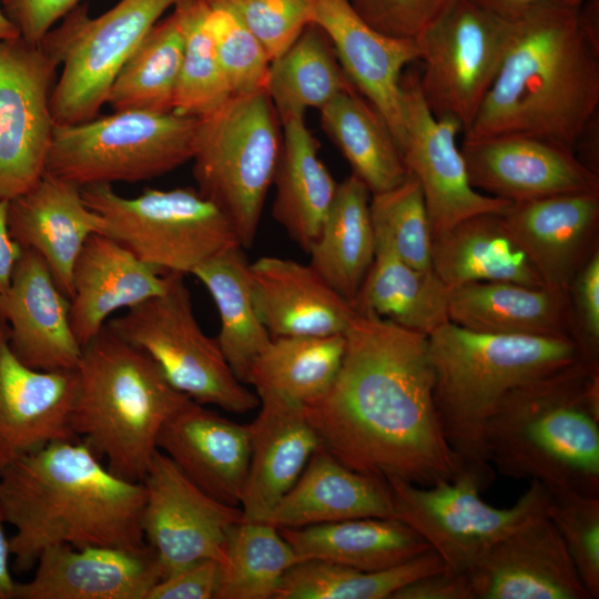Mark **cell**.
<instances>
[{"instance_id": "cell-48", "label": "cell", "mask_w": 599, "mask_h": 599, "mask_svg": "<svg viewBox=\"0 0 599 599\" xmlns=\"http://www.w3.org/2000/svg\"><path fill=\"white\" fill-rule=\"evenodd\" d=\"M355 12L377 31L417 40L455 0H348Z\"/></svg>"}, {"instance_id": "cell-41", "label": "cell", "mask_w": 599, "mask_h": 599, "mask_svg": "<svg viewBox=\"0 0 599 599\" xmlns=\"http://www.w3.org/2000/svg\"><path fill=\"white\" fill-rule=\"evenodd\" d=\"M443 568L444 561L434 549L376 571L304 560L288 569L274 599H390L407 583Z\"/></svg>"}, {"instance_id": "cell-18", "label": "cell", "mask_w": 599, "mask_h": 599, "mask_svg": "<svg viewBox=\"0 0 599 599\" xmlns=\"http://www.w3.org/2000/svg\"><path fill=\"white\" fill-rule=\"evenodd\" d=\"M75 389V369L44 372L23 364L0 315V473L48 444L75 439L70 427Z\"/></svg>"}, {"instance_id": "cell-46", "label": "cell", "mask_w": 599, "mask_h": 599, "mask_svg": "<svg viewBox=\"0 0 599 599\" xmlns=\"http://www.w3.org/2000/svg\"><path fill=\"white\" fill-rule=\"evenodd\" d=\"M546 517L559 532L590 598H599V497L550 491Z\"/></svg>"}, {"instance_id": "cell-42", "label": "cell", "mask_w": 599, "mask_h": 599, "mask_svg": "<svg viewBox=\"0 0 599 599\" xmlns=\"http://www.w3.org/2000/svg\"><path fill=\"white\" fill-rule=\"evenodd\" d=\"M300 561L278 528L242 520L229 532L215 599H274L285 573Z\"/></svg>"}, {"instance_id": "cell-17", "label": "cell", "mask_w": 599, "mask_h": 599, "mask_svg": "<svg viewBox=\"0 0 599 599\" xmlns=\"http://www.w3.org/2000/svg\"><path fill=\"white\" fill-rule=\"evenodd\" d=\"M470 184L511 203L599 191V173L570 149L525 134L465 139Z\"/></svg>"}, {"instance_id": "cell-1", "label": "cell", "mask_w": 599, "mask_h": 599, "mask_svg": "<svg viewBox=\"0 0 599 599\" xmlns=\"http://www.w3.org/2000/svg\"><path fill=\"white\" fill-rule=\"evenodd\" d=\"M338 374L304 406L321 445L358 473L429 487L464 466L434 404L427 336L375 315L353 316Z\"/></svg>"}, {"instance_id": "cell-35", "label": "cell", "mask_w": 599, "mask_h": 599, "mask_svg": "<svg viewBox=\"0 0 599 599\" xmlns=\"http://www.w3.org/2000/svg\"><path fill=\"white\" fill-rule=\"evenodd\" d=\"M369 201V190L355 174L339 182L319 235L307 252L309 265L351 306L376 251Z\"/></svg>"}, {"instance_id": "cell-21", "label": "cell", "mask_w": 599, "mask_h": 599, "mask_svg": "<svg viewBox=\"0 0 599 599\" xmlns=\"http://www.w3.org/2000/svg\"><path fill=\"white\" fill-rule=\"evenodd\" d=\"M314 23L326 32L345 75L384 118L399 146L404 133L402 77L407 65L420 59L417 41L377 31L348 0H316Z\"/></svg>"}, {"instance_id": "cell-32", "label": "cell", "mask_w": 599, "mask_h": 599, "mask_svg": "<svg viewBox=\"0 0 599 599\" xmlns=\"http://www.w3.org/2000/svg\"><path fill=\"white\" fill-rule=\"evenodd\" d=\"M280 531L301 561L321 560L366 571L396 567L432 549L397 518H355Z\"/></svg>"}, {"instance_id": "cell-28", "label": "cell", "mask_w": 599, "mask_h": 599, "mask_svg": "<svg viewBox=\"0 0 599 599\" xmlns=\"http://www.w3.org/2000/svg\"><path fill=\"white\" fill-rule=\"evenodd\" d=\"M250 272L255 309L272 338L346 333L355 311L309 264L263 256Z\"/></svg>"}, {"instance_id": "cell-34", "label": "cell", "mask_w": 599, "mask_h": 599, "mask_svg": "<svg viewBox=\"0 0 599 599\" xmlns=\"http://www.w3.org/2000/svg\"><path fill=\"white\" fill-rule=\"evenodd\" d=\"M450 292L433 268L410 266L376 240L374 261L352 307L428 336L449 321Z\"/></svg>"}, {"instance_id": "cell-51", "label": "cell", "mask_w": 599, "mask_h": 599, "mask_svg": "<svg viewBox=\"0 0 599 599\" xmlns=\"http://www.w3.org/2000/svg\"><path fill=\"white\" fill-rule=\"evenodd\" d=\"M220 578L219 561L200 560L162 578L146 599H215Z\"/></svg>"}, {"instance_id": "cell-55", "label": "cell", "mask_w": 599, "mask_h": 599, "mask_svg": "<svg viewBox=\"0 0 599 599\" xmlns=\"http://www.w3.org/2000/svg\"><path fill=\"white\" fill-rule=\"evenodd\" d=\"M6 524L7 520L0 505V599H13L16 581L10 571V540L6 535Z\"/></svg>"}, {"instance_id": "cell-16", "label": "cell", "mask_w": 599, "mask_h": 599, "mask_svg": "<svg viewBox=\"0 0 599 599\" xmlns=\"http://www.w3.org/2000/svg\"><path fill=\"white\" fill-rule=\"evenodd\" d=\"M418 71L404 72V133L399 145L407 171L420 184L432 238L483 213H504L511 202L480 193L470 184L456 139L461 125L436 118L422 94Z\"/></svg>"}, {"instance_id": "cell-52", "label": "cell", "mask_w": 599, "mask_h": 599, "mask_svg": "<svg viewBox=\"0 0 599 599\" xmlns=\"http://www.w3.org/2000/svg\"><path fill=\"white\" fill-rule=\"evenodd\" d=\"M390 599H474L469 572L443 568L397 590Z\"/></svg>"}, {"instance_id": "cell-40", "label": "cell", "mask_w": 599, "mask_h": 599, "mask_svg": "<svg viewBox=\"0 0 599 599\" xmlns=\"http://www.w3.org/2000/svg\"><path fill=\"white\" fill-rule=\"evenodd\" d=\"M184 38L175 14L159 20L116 74L106 101L113 111L173 112Z\"/></svg>"}, {"instance_id": "cell-9", "label": "cell", "mask_w": 599, "mask_h": 599, "mask_svg": "<svg viewBox=\"0 0 599 599\" xmlns=\"http://www.w3.org/2000/svg\"><path fill=\"white\" fill-rule=\"evenodd\" d=\"M102 219V233L163 273L192 274L215 254L241 245L223 212L196 189H145L135 197L111 184L81 187Z\"/></svg>"}, {"instance_id": "cell-38", "label": "cell", "mask_w": 599, "mask_h": 599, "mask_svg": "<svg viewBox=\"0 0 599 599\" xmlns=\"http://www.w3.org/2000/svg\"><path fill=\"white\" fill-rule=\"evenodd\" d=\"M326 32L309 23L293 44L270 64L265 91L281 122L321 109L342 92L354 90Z\"/></svg>"}, {"instance_id": "cell-56", "label": "cell", "mask_w": 599, "mask_h": 599, "mask_svg": "<svg viewBox=\"0 0 599 599\" xmlns=\"http://www.w3.org/2000/svg\"><path fill=\"white\" fill-rule=\"evenodd\" d=\"M16 38H19V33L0 7V41Z\"/></svg>"}, {"instance_id": "cell-31", "label": "cell", "mask_w": 599, "mask_h": 599, "mask_svg": "<svg viewBox=\"0 0 599 599\" xmlns=\"http://www.w3.org/2000/svg\"><path fill=\"white\" fill-rule=\"evenodd\" d=\"M282 148L273 179L274 220L290 238L308 252L334 201L338 183L318 156L319 143L304 115L282 122Z\"/></svg>"}, {"instance_id": "cell-3", "label": "cell", "mask_w": 599, "mask_h": 599, "mask_svg": "<svg viewBox=\"0 0 599 599\" xmlns=\"http://www.w3.org/2000/svg\"><path fill=\"white\" fill-rule=\"evenodd\" d=\"M144 499L142 481L116 476L77 438L23 456L0 473V505L14 528L13 569L31 570L57 545L149 551L141 527Z\"/></svg>"}, {"instance_id": "cell-10", "label": "cell", "mask_w": 599, "mask_h": 599, "mask_svg": "<svg viewBox=\"0 0 599 599\" xmlns=\"http://www.w3.org/2000/svg\"><path fill=\"white\" fill-rule=\"evenodd\" d=\"M106 325L142 349L170 384L200 405L245 414L260 406L226 362L216 338L209 337L194 315L183 275L169 273L164 293L111 318Z\"/></svg>"}, {"instance_id": "cell-8", "label": "cell", "mask_w": 599, "mask_h": 599, "mask_svg": "<svg viewBox=\"0 0 599 599\" xmlns=\"http://www.w3.org/2000/svg\"><path fill=\"white\" fill-rule=\"evenodd\" d=\"M200 118L120 110L55 124L45 171L79 186L164 175L193 158Z\"/></svg>"}, {"instance_id": "cell-2", "label": "cell", "mask_w": 599, "mask_h": 599, "mask_svg": "<svg viewBox=\"0 0 599 599\" xmlns=\"http://www.w3.org/2000/svg\"><path fill=\"white\" fill-rule=\"evenodd\" d=\"M508 18V50L464 138L525 134L577 154L599 106L598 0Z\"/></svg>"}, {"instance_id": "cell-30", "label": "cell", "mask_w": 599, "mask_h": 599, "mask_svg": "<svg viewBox=\"0 0 599 599\" xmlns=\"http://www.w3.org/2000/svg\"><path fill=\"white\" fill-rule=\"evenodd\" d=\"M448 319L488 334L573 337L570 292L565 287L467 283L451 290Z\"/></svg>"}, {"instance_id": "cell-22", "label": "cell", "mask_w": 599, "mask_h": 599, "mask_svg": "<svg viewBox=\"0 0 599 599\" xmlns=\"http://www.w3.org/2000/svg\"><path fill=\"white\" fill-rule=\"evenodd\" d=\"M0 315L9 345L23 364L44 372L75 369L82 346L71 326L70 298L35 251L23 248L0 300Z\"/></svg>"}, {"instance_id": "cell-29", "label": "cell", "mask_w": 599, "mask_h": 599, "mask_svg": "<svg viewBox=\"0 0 599 599\" xmlns=\"http://www.w3.org/2000/svg\"><path fill=\"white\" fill-rule=\"evenodd\" d=\"M366 517L395 518L387 481L351 469L321 446L265 522L281 529Z\"/></svg>"}, {"instance_id": "cell-50", "label": "cell", "mask_w": 599, "mask_h": 599, "mask_svg": "<svg viewBox=\"0 0 599 599\" xmlns=\"http://www.w3.org/2000/svg\"><path fill=\"white\" fill-rule=\"evenodd\" d=\"M80 2L81 0H0V7L22 40L39 44L54 24Z\"/></svg>"}, {"instance_id": "cell-6", "label": "cell", "mask_w": 599, "mask_h": 599, "mask_svg": "<svg viewBox=\"0 0 599 599\" xmlns=\"http://www.w3.org/2000/svg\"><path fill=\"white\" fill-rule=\"evenodd\" d=\"M75 372L74 437L116 476L142 481L162 426L192 399L106 324L82 346Z\"/></svg>"}, {"instance_id": "cell-13", "label": "cell", "mask_w": 599, "mask_h": 599, "mask_svg": "<svg viewBox=\"0 0 599 599\" xmlns=\"http://www.w3.org/2000/svg\"><path fill=\"white\" fill-rule=\"evenodd\" d=\"M511 20L474 0H455L416 40L419 85L436 118L471 125L511 39Z\"/></svg>"}, {"instance_id": "cell-37", "label": "cell", "mask_w": 599, "mask_h": 599, "mask_svg": "<svg viewBox=\"0 0 599 599\" xmlns=\"http://www.w3.org/2000/svg\"><path fill=\"white\" fill-rule=\"evenodd\" d=\"M192 275L212 296L221 322L216 342L233 373L246 384L251 366L272 337L255 309L250 264L242 246L215 254Z\"/></svg>"}, {"instance_id": "cell-47", "label": "cell", "mask_w": 599, "mask_h": 599, "mask_svg": "<svg viewBox=\"0 0 599 599\" xmlns=\"http://www.w3.org/2000/svg\"><path fill=\"white\" fill-rule=\"evenodd\" d=\"M272 62L314 22L316 0H231Z\"/></svg>"}, {"instance_id": "cell-14", "label": "cell", "mask_w": 599, "mask_h": 599, "mask_svg": "<svg viewBox=\"0 0 599 599\" xmlns=\"http://www.w3.org/2000/svg\"><path fill=\"white\" fill-rule=\"evenodd\" d=\"M58 67L41 43L0 41V202L24 193L45 172Z\"/></svg>"}, {"instance_id": "cell-53", "label": "cell", "mask_w": 599, "mask_h": 599, "mask_svg": "<svg viewBox=\"0 0 599 599\" xmlns=\"http://www.w3.org/2000/svg\"><path fill=\"white\" fill-rule=\"evenodd\" d=\"M23 248L13 240L8 226V202H0V300L8 292L13 271Z\"/></svg>"}, {"instance_id": "cell-54", "label": "cell", "mask_w": 599, "mask_h": 599, "mask_svg": "<svg viewBox=\"0 0 599 599\" xmlns=\"http://www.w3.org/2000/svg\"><path fill=\"white\" fill-rule=\"evenodd\" d=\"M484 8L502 17H511L526 9L540 4H564L580 7L589 0H474Z\"/></svg>"}, {"instance_id": "cell-24", "label": "cell", "mask_w": 599, "mask_h": 599, "mask_svg": "<svg viewBox=\"0 0 599 599\" xmlns=\"http://www.w3.org/2000/svg\"><path fill=\"white\" fill-rule=\"evenodd\" d=\"M251 427V458L240 504L243 521H266L322 446L304 405L274 390H261Z\"/></svg>"}, {"instance_id": "cell-23", "label": "cell", "mask_w": 599, "mask_h": 599, "mask_svg": "<svg viewBox=\"0 0 599 599\" xmlns=\"http://www.w3.org/2000/svg\"><path fill=\"white\" fill-rule=\"evenodd\" d=\"M34 568L31 580L16 582L13 599H146L161 580L151 550L105 546H51Z\"/></svg>"}, {"instance_id": "cell-7", "label": "cell", "mask_w": 599, "mask_h": 599, "mask_svg": "<svg viewBox=\"0 0 599 599\" xmlns=\"http://www.w3.org/2000/svg\"><path fill=\"white\" fill-rule=\"evenodd\" d=\"M281 129L264 90L233 95L200 118L192 158L196 190L227 217L242 247L256 237L280 159Z\"/></svg>"}, {"instance_id": "cell-12", "label": "cell", "mask_w": 599, "mask_h": 599, "mask_svg": "<svg viewBox=\"0 0 599 599\" xmlns=\"http://www.w3.org/2000/svg\"><path fill=\"white\" fill-rule=\"evenodd\" d=\"M180 0H120L98 17L79 4L41 41L61 73L51 94L55 124L98 116L116 74L161 16Z\"/></svg>"}, {"instance_id": "cell-44", "label": "cell", "mask_w": 599, "mask_h": 599, "mask_svg": "<svg viewBox=\"0 0 599 599\" xmlns=\"http://www.w3.org/2000/svg\"><path fill=\"white\" fill-rule=\"evenodd\" d=\"M370 220L375 240L385 242L404 262L432 268V230L424 194L408 172L397 186L370 194Z\"/></svg>"}, {"instance_id": "cell-4", "label": "cell", "mask_w": 599, "mask_h": 599, "mask_svg": "<svg viewBox=\"0 0 599 599\" xmlns=\"http://www.w3.org/2000/svg\"><path fill=\"white\" fill-rule=\"evenodd\" d=\"M493 468L599 497V370L578 361L514 389L484 436Z\"/></svg>"}, {"instance_id": "cell-45", "label": "cell", "mask_w": 599, "mask_h": 599, "mask_svg": "<svg viewBox=\"0 0 599 599\" xmlns=\"http://www.w3.org/2000/svg\"><path fill=\"white\" fill-rule=\"evenodd\" d=\"M206 22L232 95L265 91L271 61L231 0H205Z\"/></svg>"}, {"instance_id": "cell-19", "label": "cell", "mask_w": 599, "mask_h": 599, "mask_svg": "<svg viewBox=\"0 0 599 599\" xmlns=\"http://www.w3.org/2000/svg\"><path fill=\"white\" fill-rule=\"evenodd\" d=\"M500 215L545 285L569 288L599 251V191L516 202Z\"/></svg>"}, {"instance_id": "cell-15", "label": "cell", "mask_w": 599, "mask_h": 599, "mask_svg": "<svg viewBox=\"0 0 599 599\" xmlns=\"http://www.w3.org/2000/svg\"><path fill=\"white\" fill-rule=\"evenodd\" d=\"M142 483L141 527L161 579L204 559L223 565L229 532L243 520L242 509L207 495L159 449Z\"/></svg>"}, {"instance_id": "cell-11", "label": "cell", "mask_w": 599, "mask_h": 599, "mask_svg": "<svg viewBox=\"0 0 599 599\" xmlns=\"http://www.w3.org/2000/svg\"><path fill=\"white\" fill-rule=\"evenodd\" d=\"M395 518L416 530L443 559L445 568L470 572L488 550L518 528L546 515L550 491L530 480L509 508L483 500L488 486L475 473L429 487L388 479Z\"/></svg>"}, {"instance_id": "cell-27", "label": "cell", "mask_w": 599, "mask_h": 599, "mask_svg": "<svg viewBox=\"0 0 599 599\" xmlns=\"http://www.w3.org/2000/svg\"><path fill=\"white\" fill-rule=\"evenodd\" d=\"M70 322L81 346L121 308H131L165 292L169 273L138 258L113 238L95 233L73 267Z\"/></svg>"}, {"instance_id": "cell-49", "label": "cell", "mask_w": 599, "mask_h": 599, "mask_svg": "<svg viewBox=\"0 0 599 599\" xmlns=\"http://www.w3.org/2000/svg\"><path fill=\"white\" fill-rule=\"evenodd\" d=\"M573 342L580 359L599 370V251L579 271L569 286Z\"/></svg>"}, {"instance_id": "cell-5", "label": "cell", "mask_w": 599, "mask_h": 599, "mask_svg": "<svg viewBox=\"0 0 599 599\" xmlns=\"http://www.w3.org/2000/svg\"><path fill=\"white\" fill-rule=\"evenodd\" d=\"M428 338L434 404L443 434L464 470L489 487L486 426L517 387L580 359L571 338L488 334L446 322Z\"/></svg>"}, {"instance_id": "cell-33", "label": "cell", "mask_w": 599, "mask_h": 599, "mask_svg": "<svg viewBox=\"0 0 599 599\" xmlns=\"http://www.w3.org/2000/svg\"><path fill=\"white\" fill-rule=\"evenodd\" d=\"M432 268L451 290L473 282L545 286L499 213L470 216L432 238Z\"/></svg>"}, {"instance_id": "cell-26", "label": "cell", "mask_w": 599, "mask_h": 599, "mask_svg": "<svg viewBox=\"0 0 599 599\" xmlns=\"http://www.w3.org/2000/svg\"><path fill=\"white\" fill-rule=\"evenodd\" d=\"M8 226L22 248L43 257L59 288L71 298L75 261L87 240L102 233V219L84 202L81 186L45 171L8 202Z\"/></svg>"}, {"instance_id": "cell-36", "label": "cell", "mask_w": 599, "mask_h": 599, "mask_svg": "<svg viewBox=\"0 0 599 599\" xmlns=\"http://www.w3.org/2000/svg\"><path fill=\"white\" fill-rule=\"evenodd\" d=\"M323 131L370 194L390 190L408 174L398 143L379 112L355 89L319 110Z\"/></svg>"}, {"instance_id": "cell-20", "label": "cell", "mask_w": 599, "mask_h": 599, "mask_svg": "<svg viewBox=\"0 0 599 599\" xmlns=\"http://www.w3.org/2000/svg\"><path fill=\"white\" fill-rule=\"evenodd\" d=\"M469 576L474 599H591L546 515L495 544Z\"/></svg>"}, {"instance_id": "cell-25", "label": "cell", "mask_w": 599, "mask_h": 599, "mask_svg": "<svg viewBox=\"0 0 599 599\" xmlns=\"http://www.w3.org/2000/svg\"><path fill=\"white\" fill-rule=\"evenodd\" d=\"M156 447L199 488L240 507L251 458V427L191 400L161 428Z\"/></svg>"}, {"instance_id": "cell-43", "label": "cell", "mask_w": 599, "mask_h": 599, "mask_svg": "<svg viewBox=\"0 0 599 599\" xmlns=\"http://www.w3.org/2000/svg\"><path fill=\"white\" fill-rule=\"evenodd\" d=\"M173 13L184 38L173 112L203 118L233 95L207 27L205 0H180Z\"/></svg>"}, {"instance_id": "cell-39", "label": "cell", "mask_w": 599, "mask_h": 599, "mask_svg": "<svg viewBox=\"0 0 599 599\" xmlns=\"http://www.w3.org/2000/svg\"><path fill=\"white\" fill-rule=\"evenodd\" d=\"M345 334L273 337L255 359L246 384L306 406L327 393L345 353Z\"/></svg>"}]
</instances>
